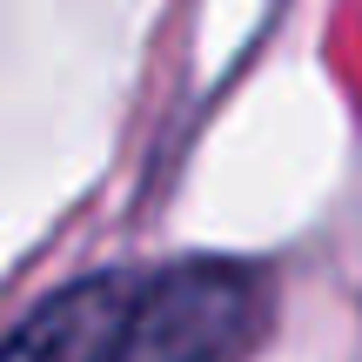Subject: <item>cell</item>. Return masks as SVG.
<instances>
[{"label": "cell", "mask_w": 362, "mask_h": 362, "mask_svg": "<svg viewBox=\"0 0 362 362\" xmlns=\"http://www.w3.org/2000/svg\"><path fill=\"white\" fill-rule=\"evenodd\" d=\"M134 309H141V275H81L0 342V362H121Z\"/></svg>", "instance_id": "obj_2"}, {"label": "cell", "mask_w": 362, "mask_h": 362, "mask_svg": "<svg viewBox=\"0 0 362 362\" xmlns=\"http://www.w3.org/2000/svg\"><path fill=\"white\" fill-rule=\"evenodd\" d=\"M269 315V288L242 262H181L168 275H141L121 362H235Z\"/></svg>", "instance_id": "obj_1"}]
</instances>
